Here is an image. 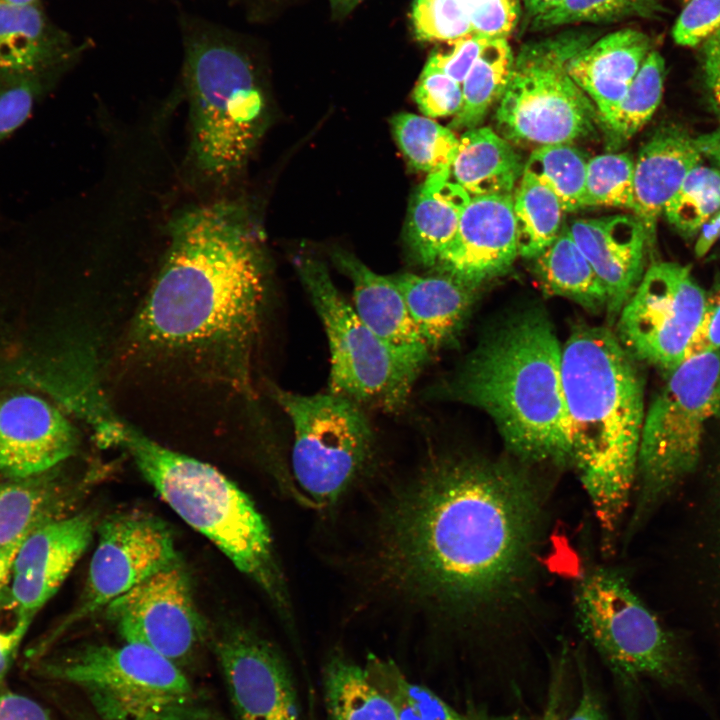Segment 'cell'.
Wrapping results in <instances>:
<instances>
[{
  "label": "cell",
  "mask_w": 720,
  "mask_h": 720,
  "mask_svg": "<svg viewBox=\"0 0 720 720\" xmlns=\"http://www.w3.org/2000/svg\"><path fill=\"white\" fill-rule=\"evenodd\" d=\"M488 40L474 32L463 36L448 43L449 51H434L424 68L441 72L462 84Z\"/></svg>",
  "instance_id": "bcb514c9"
},
{
  "label": "cell",
  "mask_w": 720,
  "mask_h": 720,
  "mask_svg": "<svg viewBox=\"0 0 720 720\" xmlns=\"http://www.w3.org/2000/svg\"><path fill=\"white\" fill-rule=\"evenodd\" d=\"M41 672L82 690L102 720H222L186 670L142 644H86Z\"/></svg>",
  "instance_id": "8992f818"
},
{
  "label": "cell",
  "mask_w": 720,
  "mask_h": 720,
  "mask_svg": "<svg viewBox=\"0 0 720 720\" xmlns=\"http://www.w3.org/2000/svg\"><path fill=\"white\" fill-rule=\"evenodd\" d=\"M473 32L488 39L507 38L520 16V0H461Z\"/></svg>",
  "instance_id": "7bdbcfd3"
},
{
  "label": "cell",
  "mask_w": 720,
  "mask_h": 720,
  "mask_svg": "<svg viewBox=\"0 0 720 720\" xmlns=\"http://www.w3.org/2000/svg\"><path fill=\"white\" fill-rule=\"evenodd\" d=\"M363 665L369 680L392 704L397 720H527L520 714L458 711L430 688L409 680L390 658L369 654Z\"/></svg>",
  "instance_id": "f1b7e54d"
},
{
  "label": "cell",
  "mask_w": 720,
  "mask_h": 720,
  "mask_svg": "<svg viewBox=\"0 0 720 720\" xmlns=\"http://www.w3.org/2000/svg\"><path fill=\"white\" fill-rule=\"evenodd\" d=\"M664 76V60L652 50L615 109L599 119L611 149L622 147L651 119L662 98Z\"/></svg>",
  "instance_id": "836d02e7"
},
{
  "label": "cell",
  "mask_w": 720,
  "mask_h": 720,
  "mask_svg": "<svg viewBox=\"0 0 720 720\" xmlns=\"http://www.w3.org/2000/svg\"><path fill=\"white\" fill-rule=\"evenodd\" d=\"M592 38L589 32L569 31L521 48L496 110L503 138L539 147L571 144L594 133L597 110L568 72L570 60Z\"/></svg>",
  "instance_id": "8fae6325"
},
{
  "label": "cell",
  "mask_w": 720,
  "mask_h": 720,
  "mask_svg": "<svg viewBox=\"0 0 720 720\" xmlns=\"http://www.w3.org/2000/svg\"><path fill=\"white\" fill-rule=\"evenodd\" d=\"M293 428L291 469L307 503H337L365 471L374 435L362 406L340 395H303L271 386Z\"/></svg>",
  "instance_id": "7c38bea8"
},
{
  "label": "cell",
  "mask_w": 720,
  "mask_h": 720,
  "mask_svg": "<svg viewBox=\"0 0 720 720\" xmlns=\"http://www.w3.org/2000/svg\"><path fill=\"white\" fill-rule=\"evenodd\" d=\"M651 51L648 35L626 28L590 43L570 60L568 72L594 104L598 121L615 109Z\"/></svg>",
  "instance_id": "603a6c76"
},
{
  "label": "cell",
  "mask_w": 720,
  "mask_h": 720,
  "mask_svg": "<svg viewBox=\"0 0 720 720\" xmlns=\"http://www.w3.org/2000/svg\"><path fill=\"white\" fill-rule=\"evenodd\" d=\"M333 260L351 281L353 308L366 326L395 347L430 356L431 351L390 276L375 273L348 252H335Z\"/></svg>",
  "instance_id": "d4e9b609"
},
{
  "label": "cell",
  "mask_w": 720,
  "mask_h": 720,
  "mask_svg": "<svg viewBox=\"0 0 720 720\" xmlns=\"http://www.w3.org/2000/svg\"><path fill=\"white\" fill-rule=\"evenodd\" d=\"M189 161L203 182L223 187L244 169L260 136L264 98L248 59L221 43L191 47L185 66Z\"/></svg>",
  "instance_id": "52a82bcc"
},
{
  "label": "cell",
  "mask_w": 720,
  "mask_h": 720,
  "mask_svg": "<svg viewBox=\"0 0 720 720\" xmlns=\"http://www.w3.org/2000/svg\"><path fill=\"white\" fill-rule=\"evenodd\" d=\"M512 194L470 197L436 271L471 287L505 274L518 256Z\"/></svg>",
  "instance_id": "e0dca14e"
},
{
  "label": "cell",
  "mask_w": 720,
  "mask_h": 720,
  "mask_svg": "<svg viewBox=\"0 0 720 720\" xmlns=\"http://www.w3.org/2000/svg\"><path fill=\"white\" fill-rule=\"evenodd\" d=\"M541 499L503 461L443 455L397 488L374 533L377 575L432 612L473 614L514 595L531 570Z\"/></svg>",
  "instance_id": "6da1fadb"
},
{
  "label": "cell",
  "mask_w": 720,
  "mask_h": 720,
  "mask_svg": "<svg viewBox=\"0 0 720 720\" xmlns=\"http://www.w3.org/2000/svg\"><path fill=\"white\" fill-rule=\"evenodd\" d=\"M720 236V211L712 216L700 229L695 244V254L703 257Z\"/></svg>",
  "instance_id": "816d5d0a"
},
{
  "label": "cell",
  "mask_w": 720,
  "mask_h": 720,
  "mask_svg": "<svg viewBox=\"0 0 720 720\" xmlns=\"http://www.w3.org/2000/svg\"><path fill=\"white\" fill-rule=\"evenodd\" d=\"M411 20L421 41L450 43L473 33L461 0H414Z\"/></svg>",
  "instance_id": "ab89813d"
},
{
  "label": "cell",
  "mask_w": 720,
  "mask_h": 720,
  "mask_svg": "<svg viewBox=\"0 0 720 720\" xmlns=\"http://www.w3.org/2000/svg\"><path fill=\"white\" fill-rule=\"evenodd\" d=\"M430 351L456 343L476 301L477 288L447 274L390 276Z\"/></svg>",
  "instance_id": "cb8c5ba5"
},
{
  "label": "cell",
  "mask_w": 720,
  "mask_h": 720,
  "mask_svg": "<svg viewBox=\"0 0 720 720\" xmlns=\"http://www.w3.org/2000/svg\"><path fill=\"white\" fill-rule=\"evenodd\" d=\"M720 29V0H690L672 29L674 41L695 47Z\"/></svg>",
  "instance_id": "ee69618b"
},
{
  "label": "cell",
  "mask_w": 720,
  "mask_h": 720,
  "mask_svg": "<svg viewBox=\"0 0 720 720\" xmlns=\"http://www.w3.org/2000/svg\"><path fill=\"white\" fill-rule=\"evenodd\" d=\"M561 355L547 314L525 308L487 332L456 372L426 394L484 411L522 462L570 465Z\"/></svg>",
  "instance_id": "277c9868"
},
{
  "label": "cell",
  "mask_w": 720,
  "mask_h": 720,
  "mask_svg": "<svg viewBox=\"0 0 720 720\" xmlns=\"http://www.w3.org/2000/svg\"><path fill=\"white\" fill-rule=\"evenodd\" d=\"M46 90L37 83L0 72V143L27 121Z\"/></svg>",
  "instance_id": "60d3db41"
},
{
  "label": "cell",
  "mask_w": 720,
  "mask_h": 720,
  "mask_svg": "<svg viewBox=\"0 0 720 720\" xmlns=\"http://www.w3.org/2000/svg\"><path fill=\"white\" fill-rule=\"evenodd\" d=\"M701 58L704 84L720 119V29L703 42Z\"/></svg>",
  "instance_id": "c3c4849f"
},
{
  "label": "cell",
  "mask_w": 720,
  "mask_h": 720,
  "mask_svg": "<svg viewBox=\"0 0 720 720\" xmlns=\"http://www.w3.org/2000/svg\"><path fill=\"white\" fill-rule=\"evenodd\" d=\"M97 528L98 542L79 604L53 632L50 641L179 561L170 529L150 513L116 512Z\"/></svg>",
  "instance_id": "5bb4252c"
},
{
  "label": "cell",
  "mask_w": 720,
  "mask_h": 720,
  "mask_svg": "<svg viewBox=\"0 0 720 720\" xmlns=\"http://www.w3.org/2000/svg\"><path fill=\"white\" fill-rule=\"evenodd\" d=\"M634 160L626 153L597 155L587 162L584 207L633 210Z\"/></svg>",
  "instance_id": "74e56055"
},
{
  "label": "cell",
  "mask_w": 720,
  "mask_h": 720,
  "mask_svg": "<svg viewBox=\"0 0 720 720\" xmlns=\"http://www.w3.org/2000/svg\"><path fill=\"white\" fill-rule=\"evenodd\" d=\"M0 2L17 4V5H25V4L40 3V0H0Z\"/></svg>",
  "instance_id": "91938a15"
},
{
  "label": "cell",
  "mask_w": 720,
  "mask_h": 720,
  "mask_svg": "<svg viewBox=\"0 0 720 720\" xmlns=\"http://www.w3.org/2000/svg\"><path fill=\"white\" fill-rule=\"evenodd\" d=\"M706 291L691 267L652 264L621 309L617 337L638 361L669 373L680 365L702 317Z\"/></svg>",
  "instance_id": "4fadbf2b"
},
{
  "label": "cell",
  "mask_w": 720,
  "mask_h": 720,
  "mask_svg": "<svg viewBox=\"0 0 720 720\" xmlns=\"http://www.w3.org/2000/svg\"><path fill=\"white\" fill-rule=\"evenodd\" d=\"M662 0H564L552 11L532 19L534 30L580 22H611L628 17L656 16Z\"/></svg>",
  "instance_id": "f35d334b"
},
{
  "label": "cell",
  "mask_w": 720,
  "mask_h": 720,
  "mask_svg": "<svg viewBox=\"0 0 720 720\" xmlns=\"http://www.w3.org/2000/svg\"><path fill=\"white\" fill-rule=\"evenodd\" d=\"M571 462L592 506L603 552L614 551L631 507L645 414L635 359L616 333L576 326L562 345Z\"/></svg>",
  "instance_id": "3957f363"
},
{
  "label": "cell",
  "mask_w": 720,
  "mask_h": 720,
  "mask_svg": "<svg viewBox=\"0 0 720 720\" xmlns=\"http://www.w3.org/2000/svg\"><path fill=\"white\" fill-rule=\"evenodd\" d=\"M717 496H718L717 503L719 504L718 508H717V511L719 512L718 516H717V518H718V524H717V527H718V529H717L718 549L717 550L719 552V566H720V483L718 485Z\"/></svg>",
  "instance_id": "680465c9"
},
{
  "label": "cell",
  "mask_w": 720,
  "mask_h": 720,
  "mask_svg": "<svg viewBox=\"0 0 720 720\" xmlns=\"http://www.w3.org/2000/svg\"><path fill=\"white\" fill-rule=\"evenodd\" d=\"M469 194L450 175V169L428 174L415 191L406 222V240L412 256L434 267L454 238Z\"/></svg>",
  "instance_id": "484cf974"
},
{
  "label": "cell",
  "mask_w": 720,
  "mask_h": 720,
  "mask_svg": "<svg viewBox=\"0 0 720 720\" xmlns=\"http://www.w3.org/2000/svg\"><path fill=\"white\" fill-rule=\"evenodd\" d=\"M534 260L536 275L549 294L566 297L591 311L606 308V289L568 227Z\"/></svg>",
  "instance_id": "f546056e"
},
{
  "label": "cell",
  "mask_w": 720,
  "mask_h": 720,
  "mask_svg": "<svg viewBox=\"0 0 720 720\" xmlns=\"http://www.w3.org/2000/svg\"><path fill=\"white\" fill-rule=\"evenodd\" d=\"M265 262L249 213L219 199L181 210L120 360L137 372L251 394L266 301Z\"/></svg>",
  "instance_id": "7a4b0ae2"
},
{
  "label": "cell",
  "mask_w": 720,
  "mask_h": 720,
  "mask_svg": "<svg viewBox=\"0 0 720 720\" xmlns=\"http://www.w3.org/2000/svg\"><path fill=\"white\" fill-rule=\"evenodd\" d=\"M210 645L238 720H306L294 673L272 641L234 623L211 634Z\"/></svg>",
  "instance_id": "2e32d148"
},
{
  "label": "cell",
  "mask_w": 720,
  "mask_h": 720,
  "mask_svg": "<svg viewBox=\"0 0 720 720\" xmlns=\"http://www.w3.org/2000/svg\"><path fill=\"white\" fill-rule=\"evenodd\" d=\"M581 684L578 705L567 720H607L599 698L591 688L584 672H581Z\"/></svg>",
  "instance_id": "f907efd6"
},
{
  "label": "cell",
  "mask_w": 720,
  "mask_h": 720,
  "mask_svg": "<svg viewBox=\"0 0 720 720\" xmlns=\"http://www.w3.org/2000/svg\"><path fill=\"white\" fill-rule=\"evenodd\" d=\"M69 57L40 3L0 2V72L50 87Z\"/></svg>",
  "instance_id": "7402d4cb"
},
{
  "label": "cell",
  "mask_w": 720,
  "mask_h": 720,
  "mask_svg": "<svg viewBox=\"0 0 720 720\" xmlns=\"http://www.w3.org/2000/svg\"><path fill=\"white\" fill-rule=\"evenodd\" d=\"M333 11L338 15L351 12L363 0H329Z\"/></svg>",
  "instance_id": "6f0895ef"
},
{
  "label": "cell",
  "mask_w": 720,
  "mask_h": 720,
  "mask_svg": "<svg viewBox=\"0 0 720 720\" xmlns=\"http://www.w3.org/2000/svg\"><path fill=\"white\" fill-rule=\"evenodd\" d=\"M525 164L509 141L489 127L466 130L450 168L470 197L511 194Z\"/></svg>",
  "instance_id": "4316f807"
},
{
  "label": "cell",
  "mask_w": 720,
  "mask_h": 720,
  "mask_svg": "<svg viewBox=\"0 0 720 720\" xmlns=\"http://www.w3.org/2000/svg\"><path fill=\"white\" fill-rule=\"evenodd\" d=\"M391 123L394 138L411 167L428 174L451 168L459 138L449 127L410 113L395 115Z\"/></svg>",
  "instance_id": "e575fe53"
},
{
  "label": "cell",
  "mask_w": 720,
  "mask_h": 720,
  "mask_svg": "<svg viewBox=\"0 0 720 720\" xmlns=\"http://www.w3.org/2000/svg\"><path fill=\"white\" fill-rule=\"evenodd\" d=\"M93 514L56 518L23 540L17 551L7 590L26 611L35 615L57 592L82 557L95 533Z\"/></svg>",
  "instance_id": "d6986e66"
},
{
  "label": "cell",
  "mask_w": 720,
  "mask_h": 720,
  "mask_svg": "<svg viewBox=\"0 0 720 720\" xmlns=\"http://www.w3.org/2000/svg\"><path fill=\"white\" fill-rule=\"evenodd\" d=\"M563 1L564 0H523V3L527 13L533 19L552 11Z\"/></svg>",
  "instance_id": "9f6ffc18"
},
{
  "label": "cell",
  "mask_w": 720,
  "mask_h": 720,
  "mask_svg": "<svg viewBox=\"0 0 720 720\" xmlns=\"http://www.w3.org/2000/svg\"><path fill=\"white\" fill-rule=\"evenodd\" d=\"M720 211V170L703 163L694 167L663 214L684 238L692 239Z\"/></svg>",
  "instance_id": "8d00e7d4"
},
{
  "label": "cell",
  "mask_w": 720,
  "mask_h": 720,
  "mask_svg": "<svg viewBox=\"0 0 720 720\" xmlns=\"http://www.w3.org/2000/svg\"><path fill=\"white\" fill-rule=\"evenodd\" d=\"M22 542L9 546H0V593L9 583L13 563Z\"/></svg>",
  "instance_id": "db71d44e"
},
{
  "label": "cell",
  "mask_w": 720,
  "mask_h": 720,
  "mask_svg": "<svg viewBox=\"0 0 720 720\" xmlns=\"http://www.w3.org/2000/svg\"><path fill=\"white\" fill-rule=\"evenodd\" d=\"M78 435L53 405L33 394L0 404V472L12 479L44 474L76 451Z\"/></svg>",
  "instance_id": "ac0fdd59"
},
{
  "label": "cell",
  "mask_w": 720,
  "mask_h": 720,
  "mask_svg": "<svg viewBox=\"0 0 720 720\" xmlns=\"http://www.w3.org/2000/svg\"><path fill=\"white\" fill-rule=\"evenodd\" d=\"M325 720H397L390 701L369 680L363 664L334 651L322 669Z\"/></svg>",
  "instance_id": "83f0119b"
},
{
  "label": "cell",
  "mask_w": 720,
  "mask_h": 720,
  "mask_svg": "<svg viewBox=\"0 0 720 720\" xmlns=\"http://www.w3.org/2000/svg\"><path fill=\"white\" fill-rule=\"evenodd\" d=\"M104 610L124 642L147 646L184 670L210 642L211 633L180 561L139 583Z\"/></svg>",
  "instance_id": "9a60e30c"
},
{
  "label": "cell",
  "mask_w": 720,
  "mask_h": 720,
  "mask_svg": "<svg viewBox=\"0 0 720 720\" xmlns=\"http://www.w3.org/2000/svg\"><path fill=\"white\" fill-rule=\"evenodd\" d=\"M514 56L506 38L489 39L464 78L461 108L449 124L452 129H473L499 101L509 83Z\"/></svg>",
  "instance_id": "4dcf8cb0"
},
{
  "label": "cell",
  "mask_w": 720,
  "mask_h": 720,
  "mask_svg": "<svg viewBox=\"0 0 720 720\" xmlns=\"http://www.w3.org/2000/svg\"><path fill=\"white\" fill-rule=\"evenodd\" d=\"M0 720H51V718L43 707L30 698L11 691H1Z\"/></svg>",
  "instance_id": "681fc988"
},
{
  "label": "cell",
  "mask_w": 720,
  "mask_h": 720,
  "mask_svg": "<svg viewBox=\"0 0 720 720\" xmlns=\"http://www.w3.org/2000/svg\"><path fill=\"white\" fill-rule=\"evenodd\" d=\"M587 162L570 143L550 144L531 153L524 171L553 192L565 212H574L584 208Z\"/></svg>",
  "instance_id": "d590c367"
},
{
  "label": "cell",
  "mask_w": 720,
  "mask_h": 720,
  "mask_svg": "<svg viewBox=\"0 0 720 720\" xmlns=\"http://www.w3.org/2000/svg\"><path fill=\"white\" fill-rule=\"evenodd\" d=\"M413 97L425 117L454 116L461 108L462 87L447 75L424 68Z\"/></svg>",
  "instance_id": "b9f144b4"
},
{
  "label": "cell",
  "mask_w": 720,
  "mask_h": 720,
  "mask_svg": "<svg viewBox=\"0 0 720 720\" xmlns=\"http://www.w3.org/2000/svg\"><path fill=\"white\" fill-rule=\"evenodd\" d=\"M512 199L518 255L534 259L559 235L565 211L554 193L525 171Z\"/></svg>",
  "instance_id": "d6a6232c"
},
{
  "label": "cell",
  "mask_w": 720,
  "mask_h": 720,
  "mask_svg": "<svg viewBox=\"0 0 720 720\" xmlns=\"http://www.w3.org/2000/svg\"><path fill=\"white\" fill-rule=\"evenodd\" d=\"M703 163L695 139L676 126L658 129L634 161V215L642 223L648 244L655 238L659 217L689 172Z\"/></svg>",
  "instance_id": "44dd1931"
},
{
  "label": "cell",
  "mask_w": 720,
  "mask_h": 720,
  "mask_svg": "<svg viewBox=\"0 0 720 720\" xmlns=\"http://www.w3.org/2000/svg\"><path fill=\"white\" fill-rule=\"evenodd\" d=\"M33 616L11 597L7 587L0 593V682L11 666Z\"/></svg>",
  "instance_id": "f6af8a7d"
},
{
  "label": "cell",
  "mask_w": 720,
  "mask_h": 720,
  "mask_svg": "<svg viewBox=\"0 0 720 720\" xmlns=\"http://www.w3.org/2000/svg\"><path fill=\"white\" fill-rule=\"evenodd\" d=\"M97 416L98 440L127 452L161 499L249 577L293 628L272 535L252 499L212 465L161 445L110 413Z\"/></svg>",
  "instance_id": "5b68a950"
},
{
  "label": "cell",
  "mask_w": 720,
  "mask_h": 720,
  "mask_svg": "<svg viewBox=\"0 0 720 720\" xmlns=\"http://www.w3.org/2000/svg\"><path fill=\"white\" fill-rule=\"evenodd\" d=\"M576 625L613 674L634 684L643 678L681 693H694L686 656L658 617L610 567L592 566L573 590Z\"/></svg>",
  "instance_id": "9c48e42d"
},
{
  "label": "cell",
  "mask_w": 720,
  "mask_h": 720,
  "mask_svg": "<svg viewBox=\"0 0 720 720\" xmlns=\"http://www.w3.org/2000/svg\"><path fill=\"white\" fill-rule=\"evenodd\" d=\"M694 139L703 158L713 162L720 170V127Z\"/></svg>",
  "instance_id": "f5cc1de1"
},
{
  "label": "cell",
  "mask_w": 720,
  "mask_h": 720,
  "mask_svg": "<svg viewBox=\"0 0 720 720\" xmlns=\"http://www.w3.org/2000/svg\"><path fill=\"white\" fill-rule=\"evenodd\" d=\"M540 720H561V691L556 682L550 688L547 704Z\"/></svg>",
  "instance_id": "11a10c76"
},
{
  "label": "cell",
  "mask_w": 720,
  "mask_h": 720,
  "mask_svg": "<svg viewBox=\"0 0 720 720\" xmlns=\"http://www.w3.org/2000/svg\"><path fill=\"white\" fill-rule=\"evenodd\" d=\"M719 412L720 350L687 358L667 373L644 414L630 532L696 470L705 427Z\"/></svg>",
  "instance_id": "ba28073f"
},
{
  "label": "cell",
  "mask_w": 720,
  "mask_h": 720,
  "mask_svg": "<svg viewBox=\"0 0 720 720\" xmlns=\"http://www.w3.org/2000/svg\"><path fill=\"white\" fill-rule=\"evenodd\" d=\"M295 264L328 339L329 392L360 406L399 411L429 356L395 347L375 334L320 260L303 256Z\"/></svg>",
  "instance_id": "30bf717a"
},
{
  "label": "cell",
  "mask_w": 720,
  "mask_h": 720,
  "mask_svg": "<svg viewBox=\"0 0 720 720\" xmlns=\"http://www.w3.org/2000/svg\"><path fill=\"white\" fill-rule=\"evenodd\" d=\"M720 350V276L706 291L700 323L689 342L685 359ZM684 359V360H685Z\"/></svg>",
  "instance_id": "7dc6e473"
},
{
  "label": "cell",
  "mask_w": 720,
  "mask_h": 720,
  "mask_svg": "<svg viewBox=\"0 0 720 720\" xmlns=\"http://www.w3.org/2000/svg\"><path fill=\"white\" fill-rule=\"evenodd\" d=\"M42 475L0 484V546L20 543L58 518L60 489Z\"/></svg>",
  "instance_id": "1f68e13d"
},
{
  "label": "cell",
  "mask_w": 720,
  "mask_h": 720,
  "mask_svg": "<svg viewBox=\"0 0 720 720\" xmlns=\"http://www.w3.org/2000/svg\"><path fill=\"white\" fill-rule=\"evenodd\" d=\"M569 232L607 293L606 310L618 317L644 274L648 238L635 215L577 219Z\"/></svg>",
  "instance_id": "ffe728a7"
}]
</instances>
